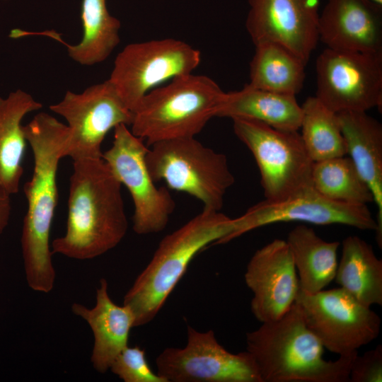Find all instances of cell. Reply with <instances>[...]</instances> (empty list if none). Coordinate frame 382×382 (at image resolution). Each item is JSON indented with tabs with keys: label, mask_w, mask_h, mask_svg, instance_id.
<instances>
[{
	"label": "cell",
	"mask_w": 382,
	"mask_h": 382,
	"mask_svg": "<svg viewBox=\"0 0 382 382\" xmlns=\"http://www.w3.org/2000/svg\"><path fill=\"white\" fill-rule=\"evenodd\" d=\"M226 92L211 78L189 74L146 93L133 110L131 132L147 146L195 137L215 117Z\"/></svg>",
	"instance_id": "5"
},
{
	"label": "cell",
	"mask_w": 382,
	"mask_h": 382,
	"mask_svg": "<svg viewBox=\"0 0 382 382\" xmlns=\"http://www.w3.org/2000/svg\"><path fill=\"white\" fill-rule=\"evenodd\" d=\"M318 35L331 50L382 52V6L371 0H328Z\"/></svg>",
	"instance_id": "17"
},
{
	"label": "cell",
	"mask_w": 382,
	"mask_h": 382,
	"mask_svg": "<svg viewBox=\"0 0 382 382\" xmlns=\"http://www.w3.org/2000/svg\"><path fill=\"white\" fill-rule=\"evenodd\" d=\"M349 381L381 382L382 381V346L378 345L374 349L363 355L354 357L349 371Z\"/></svg>",
	"instance_id": "29"
},
{
	"label": "cell",
	"mask_w": 382,
	"mask_h": 382,
	"mask_svg": "<svg viewBox=\"0 0 382 382\" xmlns=\"http://www.w3.org/2000/svg\"><path fill=\"white\" fill-rule=\"evenodd\" d=\"M245 26L255 45L279 44L306 64L319 41L320 0H248Z\"/></svg>",
	"instance_id": "15"
},
{
	"label": "cell",
	"mask_w": 382,
	"mask_h": 382,
	"mask_svg": "<svg viewBox=\"0 0 382 382\" xmlns=\"http://www.w3.org/2000/svg\"><path fill=\"white\" fill-rule=\"evenodd\" d=\"M124 124L114 128L111 147L102 158L129 190L134 204L132 228L139 235L156 233L167 226L175 202L165 187H157L146 162L149 147Z\"/></svg>",
	"instance_id": "10"
},
{
	"label": "cell",
	"mask_w": 382,
	"mask_h": 382,
	"mask_svg": "<svg viewBox=\"0 0 382 382\" xmlns=\"http://www.w3.org/2000/svg\"><path fill=\"white\" fill-rule=\"evenodd\" d=\"M232 120L236 136L256 161L265 199L281 200L312 186L314 162L298 131L281 130L249 119Z\"/></svg>",
	"instance_id": "7"
},
{
	"label": "cell",
	"mask_w": 382,
	"mask_h": 382,
	"mask_svg": "<svg viewBox=\"0 0 382 382\" xmlns=\"http://www.w3.org/2000/svg\"><path fill=\"white\" fill-rule=\"evenodd\" d=\"M200 62V52L179 40L134 42L118 53L108 80L133 112L146 93L168 80L192 74Z\"/></svg>",
	"instance_id": "8"
},
{
	"label": "cell",
	"mask_w": 382,
	"mask_h": 382,
	"mask_svg": "<svg viewBox=\"0 0 382 382\" xmlns=\"http://www.w3.org/2000/svg\"><path fill=\"white\" fill-rule=\"evenodd\" d=\"M233 219L204 209L159 243L149 264L124 296L134 316V328L151 322L163 306L194 257L210 244L226 243Z\"/></svg>",
	"instance_id": "4"
},
{
	"label": "cell",
	"mask_w": 382,
	"mask_h": 382,
	"mask_svg": "<svg viewBox=\"0 0 382 382\" xmlns=\"http://www.w3.org/2000/svg\"><path fill=\"white\" fill-rule=\"evenodd\" d=\"M371 1L377 4H379V5H381L382 6V0H371Z\"/></svg>",
	"instance_id": "31"
},
{
	"label": "cell",
	"mask_w": 382,
	"mask_h": 382,
	"mask_svg": "<svg viewBox=\"0 0 382 382\" xmlns=\"http://www.w3.org/2000/svg\"><path fill=\"white\" fill-rule=\"evenodd\" d=\"M316 97L335 113L382 105V52L326 48L316 62Z\"/></svg>",
	"instance_id": "11"
},
{
	"label": "cell",
	"mask_w": 382,
	"mask_h": 382,
	"mask_svg": "<svg viewBox=\"0 0 382 382\" xmlns=\"http://www.w3.org/2000/svg\"><path fill=\"white\" fill-rule=\"evenodd\" d=\"M286 243L298 275L299 290L313 294L333 279L337 267L338 241H326L307 226L291 230Z\"/></svg>",
	"instance_id": "23"
},
{
	"label": "cell",
	"mask_w": 382,
	"mask_h": 382,
	"mask_svg": "<svg viewBox=\"0 0 382 382\" xmlns=\"http://www.w3.org/2000/svg\"><path fill=\"white\" fill-rule=\"evenodd\" d=\"M245 342L261 382H347L358 354L325 360L323 345L295 302L280 318L246 333Z\"/></svg>",
	"instance_id": "3"
},
{
	"label": "cell",
	"mask_w": 382,
	"mask_h": 382,
	"mask_svg": "<svg viewBox=\"0 0 382 382\" xmlns=\"http://www.w3.org/2000/svg\"><path fill=\"white\" fill-rule=\"evenodd\" d=\"M311 183L320 195L332 201L363 205L374 202L369 187L346 155L314 162Z\"/></svg>",
	"instance_id": "27"
},
{
	"label": "cell",
	"mask_w": 382,
	"mask_h": 382,
	"mask_svg": "<svg viewBox=\"0 0 382 382\" xmlns=\"http://www.w3.org/2000/svg\"><path fill=\"white\" fill-rule=\"evenodd\" d=\"M2 1H7V0H2Z\"/></svg>",
	"instance_id": "32"
},
{
	"label": "cell",
	"mask_w": 382,
	"mask_h": 382,
	"mask_svg": "<svg viewBox=\"0 0 382 382\" xmlns=\"http://www.w3.org/2000/svg\"><path fill=\"white\" fill-rule=\"evenodd\" d=\"M109 370L125 382H166L151 370L145 350L139 346L125 347L114 359Z\"/></svg>",
	"instance_id": "28"
},
{
	"label": "cell",
	"mask_w": 382,
	"mask_h": 382,
	"mask_svg": "<svg viewBox=\"0 0 382 382\" xmlns=\"http://www.w3.org/2000/svg\"><path fill=\"white\" fill-rule=\"evenodd\" d=\"M121 185L103 158L74 160L66 229L52 253L85 260L116 247L128 228Z\"/></svg>",
	"instance_id": "2"
},
{
	"label": "cell",
	"mask_w": 382,
	"mask_h": 382,
	"mask_svg": "<svg viewBox=\"0 0 382 382\" xmlns=\"http://www.w3.org/2000/svg\"><path fill=\"white\" fill-rule=\"evenodd\" d=\"M146 162L153 180L187 193L203 209L219 212L235 178L226 156L204 146L195 137L161 141L151 145Z\"/></svg>",
	"instance_id": "6"
},
{
	"label": "cell",
	"mask_w": 382,
	"mask_h": 382,
	"mask_svg": "<svg viewBox=\"0 0 382 382\" xmlns=\"http://www.w3.org/2000/svg\"><path fill=\"white\" fill-rule=\"evenodd\" d=\"M42 107V103L21 89L6 98L0 97V186L11 195L18 192L23 173V159L28 142L22 120Z\"/></svg>",
	"instance_id": "21"
},
{
	"label": "cell",
	"mask_w": 382,
	"mask_h": 382,
	"mask_svg": "<svg viewBox=\"0 0 382 382\" xmlns=\"http://www.w3.org/2000/svg\"><path fill=\"white\" fill-rule=\"evenodd\" d=\"M306 63L284 46L274 42L255 45L250 63V86L296 96L305 79Z\"/></svg>",
	"instance_id": "25"
},
{
	"label": "cell",
	"mask_w": 382,
	"mask_h": 382,
	"mask_svg": "<svg viewBox=\"0 0 382 382\" xmlns=\"http://www.w3.org/2000/svg\"><path fill=\"white\" fill-rule=\"evenodd\" d=\"M184 347H168L156 359L157 374L166 382H261L247 352L233 354L216 340L212 330L187 329Z\"/></svg>",
	"instance_id": "13"
},
{
	"label": "cell",
	"mask_w": 382,
	"mask_h": 382,
	"mask_svg": "<svg viewBox=\"0 0 382 382\" xmlns=\"http://www.w3.org/2000/svg\"><path fill=\"white\" fill-rule=\"evenodd\" d=\"M347 154L369 187L378 209L376 239L382 247V125L366 112L337 113Z\"/></svg>",
	"instance_id": "19"
},
{
	"label": "cell",
	"mask_w": 382,
	"mask_h": 382,
	"mask_svg": "<svg viewBox=\"0 0 382 382\" xmlns=\"http://www.w3.org/2000/svg\"><path fill=\"white\" fill-rule=\"evenodd\" d=\"M253 293L251 312L262 323L283 316L299 291L298 275L286 241L274 239L257 250L244 274Z\"/></svg>",
	"instance_id": "16"
},
{
	"label": "cell",
	"mask_w": 382,
	"mask_h": 382,
	"mask_svg": "<svg viewBox=\"0 0 382 382\" xmlns=\"http://www.w3.org/2000/svg\"><path fill=\"white\" fill-rule=\"evenodd\" d=\"M50 110L67 122L64 157L74 160L102 158V143L108 132L119 125L130 126L133 112L125 105L108 80L76 93L66 92Z\"/></svg>",
	"instance_id": "12"
},
{
	"label": "cell",
	"mask_w": 382,
	"mask_h": 382,
	"mask_svg": "<svg viewBox=\"0 0 382 382\" xmlns=\"http://www.w3.org/2000/svg\"><path fill=\"white\" fill-rule=\"evenodd\" d=\"M233 231L227 243L259 227L286 221L316 225L342 224L361 230L376 231L377 223L367 205L351 204L328 199L312 186L286 198L265 199L233 219Z\"/></svg>",
	"instance_id": "14"
},
{
	"label": "cell",
	"mask_w": 382,
	"mask_h": 382,
	"mask_svg": "<svg viewBox=\"0 0 382 382\" xmlns=\"http://www.w3.org/2000/svg\"><path fill=\"white\" fill-rule=\"evenodd\" d=\"M96 299L92 308L79 303H74L71 308L76 316L90 326L93 335L91 361L96 371L105 374L116 357L128 346L129 332L134 328L135 319L128 306L113 302L104 278L100 280Z\"/></svg>",
	"instance_id": "18"
},
{
	"label": "cell",
	"mask_w": 382,
	"mask_h": 382,
	"mask_svg": "<svg viewBox=\"0 0 382 382\" xmlns=\"http://www.w3.org/2000/svg\"><path fill=\"white\" fill-rule=\"evenodd\" d=\"M81 19L83 36L74 45L65 42L54 30L30 32V35H42L62 42L66 46L69 56L81 65L105 61L120 43V21L108 11L107 0H82Z\"/></svg>",
	"instance_id": "22"
},
{
	"label": "cell",
	"mask_w": 382,
	"mask_h": 382,
	"mask_svg": "<svg viewBox=\"0 0 382 382\" xmlns=\"http://www.w3.org/2000/svg\"><path fill=\"white\" fill-rule=\"evenodd\" d=\"M23 131L34 158L32 178L23 187L28 202L21 235L23 265L29 287L46 294L53 289L56 279L50 236L58 198L57 172L69 130L42 112L23 125Z\"/></svg>",
	"instance_id": "1"
},
{
	"label": "cell",
	"mask_w": 382,
	"mask_h": 382,
	"mask_svg": "<svg viewBox=\"0 0 382 382\" xmlns=\"http://www.w3.org/2000/svg\"><path fill=\"white\" fill-rule=\"evenodd\" d=\"M300 134L304 147L313 162L345 156L347 149L337 113L316 96L301 105Z\"/></svg>",
	"instance_id": "26"
},
{
	"label": "cell",
	"mask_w": 382,
	"mask_h": 382,
	"mask_svg": "<svg viewBox=\"0 0 382 382\" xmlns=\"http://www.w3.org/2000/svg\"><path fill=\"white\" fill-rule=\"evenodd\" d=\"M295 303L323 347L339 356L358 352L380 333V316L341 287L308 294L299 291Z\"/></svg>",
	"instance_id": "9"
},
{
	"label": "cell",
	"mask_w": 382,
	"mask_h": 382,
	"mask_svg": "<svg viewBox=\"0 0 382 382\" xmlns=\"http://www.w3.org/2000/svg\"><path fill=\"white\" fill-rule=\"evenodd\" d=\"M11 195L0 186V234L8 224L11 205Z\"/></svg>",
	"instance_id": "30"
},
{
	"label": "cell",
	"mask_w": 382,
	"mask_h": 382,
	"mask_svg": "<svg viewBox=\"0 0 382 382\" xmlns=\"http://www.w3.org/2000/svg\"><path fill=\"white\" fill-rule=\"evenodd\" d=\"M335 279L363 305H382V261L371 245L359 236L343 240Z\"/></svg>",
	"instance_id": "24"
},
{
	"label": "cell",
	"mask_w": 382,
	"mask_h": 382,
	"mask_svg": "<svg viewBox=\"0 0 382 382\" xmlns=\"http://www.w3.org/2000/svg\"><path fill=\"white\" fill-rule=\"evenodd\" d=\"M215 117L256 120L285 131L300 129L302 108L296 96L269 91L246 84L226 93Z\"/></svg>",
	"instance_id": "20"
}]
</instances>
